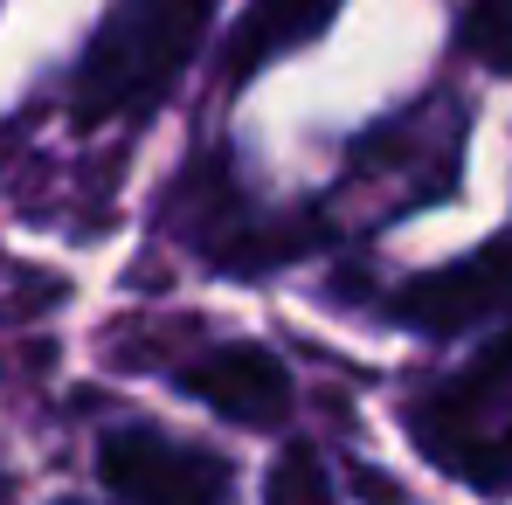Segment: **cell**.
<instances>
[{"label":"cell","instance_id":"obj_4","mask_svg":"<svg viewBox=\"0 0 512 505\" xmlns=\"http://www.w3.org/2000/svg\"><path fill=\"white\" fill-rule=\"evenodd\" d=\"M180 381H187V395H201L215 416L250 422V429H270V422H284V409H291V374H284L263 346H222V353H208L201 367H187Z\"/></svg>","mask_w":512,"mask_h":505},{"label":"cell","instance_id":"obj_2","mask_svg":"<svg viewBox=\"0 0 512 505\" xmlns=\"http://www.w3.org/2000/svg\"><path fill=\"white\" fill-rule=\"evenodd\" d=\"M97 471L118 505H229L236 492L222 457L173 443L160 429H111L97 443Z\"/></svg>","mask_w":512,"mask_h":505},{"label":"cell","instance_id":"obj_6","mask_svg":"<svg viewBox=\"0 0 512 505\" xmlns=\"http://www.w3.org/2000/svg\"><path fill=\"white\" fill-rule=\"evenodd\" d=\"M464 49H471L492 77H512V0H471V14H464Z\"/></svg>","mask_w":512,"mask_h":505},{"label":"cell","instance_id":"obj_5","mask_svg":"<svg viewBox=\"0 0 512 505\" xmlns=\"http://www.w3.org/2000/svg\"><path fill=\"white\" fill-rule=\"evenodd\" d=\"M333 14H340V0H250V14H243L236 35H229V63H222V77H250V70H263L270 56L312 42Z\"/></svg>","mask_w":512,"mask_h":505},{"label":"cell","instance_id":"obj_7","mask_svg":"<svg viewBox=\"0 0 512 505\" xmlns=\"http://www.w3.org/2000/svg\"><path fill=\"white\" fill-rule=\"evenodd\" d=\"M270 505H333V485H326V464L312 450H284L270 464Z\"/></svg>","mask_w":512,"mask_h":505},{"label":"cell","instance_id":"obj_9","mask_svg":"<svg viewBox=\"0 0 512 505\" xmlns=\"http://www.w3.org/2000/svg\"><path fill=\"white\" fill-rule=\"evenodd\" d=\"M0 505H14V485H7V478H0Z\"/></svg>","mask_w":512,"mask_h":505},{"label":"cell","instance_id":"obj_3","mask_svg":"<svg viewBox=\"0 0 512 505\" xmlns=\"http://www.w3.org/2000/svg\"><path fill=\"white\" fill-rule=\"evenodd\" d=\"M499 305H512V236L485 243L478 256H464V263H450V270H429V277H416V284L395 298V312H402L409 326H423V333L478 326V319L499 312Z\"/></svg>","mask_w":512,"mask_h":505},{"label":"cell","instance_id":"obj_1","mask_svg":"<svg viewBox=\"0 0 512 505\" xmlns=\"http://www.w3.org/2000/svg\"><path fill=\"white\" fill-rule=\"evenodd\" d=\"M208 14L215 0H125L77 70V118L97 125V118L153 104L201 49Z\"/></svg>","mask_w":512,"mask_h":505},{"label":"cell","instance_id":"obj_8","mask_svg":"<svg viewBox=\"0 0 512 505\" xmlns=\"http://www.w3.org/2000/svg\"><path fill=\"white\" fill-rule=\"evenodd\" d=\"M478 381H512V333L492 346V360H485V374H478Z\"/></svg>","mask_w":512,"mask_h":505}]
</instances>
